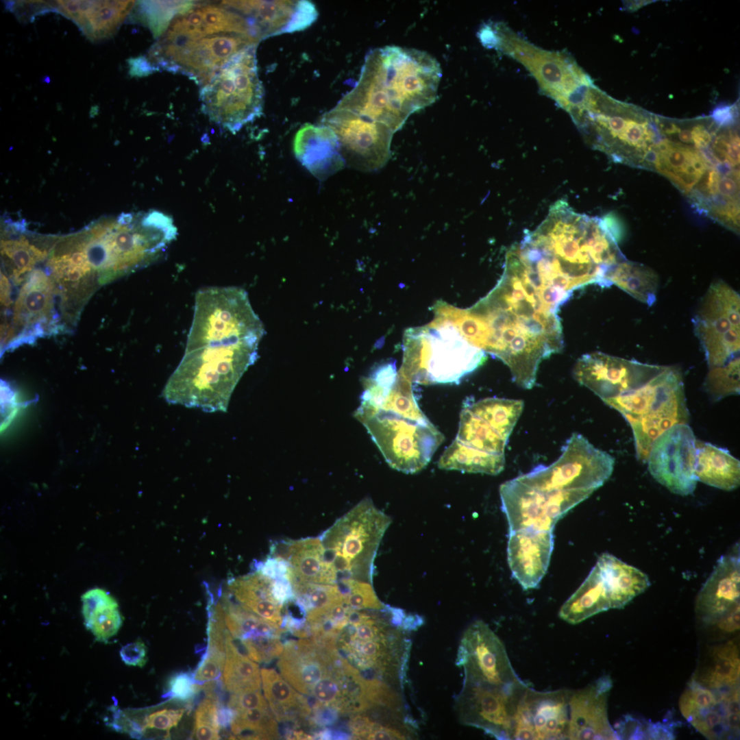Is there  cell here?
<instances>
[{"label": "cell", "instance_id": "cell-1", "mask_svg": "<svg viewBox=\"0 0 740 740\" xmlns=\"http://www.w3.org/2000/svg\"><path fill=\"white\" fill-rule=\"evenodd\" d=\"M558 309L517 263L505 260L487 295L471 308L445 304L441 311L470 343L506 364L518 386L530 389L541 362L563 349Z\"/></svg>", "mask_w": 740, "mask_h": 740}, {"label": "cell", "instance_id": "cell-2", "mask_svg": "<svg viewBox=\"0 0 740 740\" xmlns=\"http://www.w3.org/2000/svg\"><path fill=\"white\" fill-rule=\"evenodd\" d=\"M510 249L531 282L565 301L584 286H608L607 274L626 259L603 218L578 213L563 200Z\"/></svg>", "mask_w": 740, "mask_h": 740}, {"label": "cell", "instance_id": "cell-3", "mask_svg": "<svg viewBox=\"0 0 740 740\" xmlns=\"http://www.w3.org/2000/svg\"><path fill=\"white\" fill-rule=\"evenodd\" d=\"M442 77L426 52L397 46L369 51L358 80L336 106L388 127L393 133L412 113L433 103Z\"/></svg>", "mask_w": 740, "mask_h": 740}, {"label": "cell", "instance_id": "cell-4", "mask_svg": "<svg viewBox=\"0 0 740 740\" xmlns=\"http://www.w3.org/2000/svg\"><path fill=\"white\" fill-rule=\"evenodd\" d=\"M263 335L190 329L183 358L164 386V399L205 412H225L236 384L258 358Z\"/></svg>", "mask_w": 740, "mask_h": 740}, {"label": "cell", "instance_id": "cell-5", "mask_svg": "<svg viewBox=\"0 0 740 740\" xmlns=\"http://www.w3.org/2000/svg\"><path fill=\"white\" fill-rule=\"evenodd\" d=\"M398 371L411 382L458 383L480 367L486 353L470 343L447 319L434 314L428 324L406 330Z\"/></svg>", "mask_w": 740, "mask_h": 740}, {"label": "cell", "instance_id": "cell-6", "mask_svg": "<svg viewBox=\"0 0 740 740\" xmlns=\"http://www.w3.org/2000/svg\"><path fill=\"white\" fill-rule=\"evenodd\" d=\"M391 523L390 517L366 497L319 535L326 584L372 583L374 560Z\"/></svg>", "mask_w": 740, "mask_h": 740}, {"label": "cell", "instance_id": "cell-7", "mask_svg": "<svg viewBox=\"0 0 740 740\" xmlns=\"http://www.w3.org/2000/svg\"><path fill=\"white\" fill-rule=\"evenodd\" d=\"M604 402L619 412L629 423L637 457L644 463L658 436L689 421L682 375L676 367L666 366L642 386Z\"/></svg>", "mask_w": 740, "mask_h": 740}, {"label": "cell", "instance_id": "cell-8", "mask_svg": "<svg viewBox=\"0 0 740 740\" xmlns=\"http://www.w3.org/2000/svg\"><path fill=\"white\" fill-rule=\"evenodd\" d=\"M257 45L236 53L200 85L202 111L232 133L262 112L264 88L258 73Z\"/></svg>", "mask_w": 740, "mask_h": 740}, {"label": "cell", "instance_id": "cell-9", "mask_svg": "<svg viewBox=\"0 0 740 740\" xmlns=\"http://www.w3.org/2000/svg\"><path fill=\"white\" fill-rule=\"evenodd\" d=\"M478 36L484 47L495 49L521 63L536 80L540 90L565 110L576 92L593 84L567 53L535 46L504 23H484Z\"/></svg>", "mask_w": 740, "mask_h": 740}, {"label": "cell", "instance_id": "cell-10", "mask_svg": "<svg viewBox=\"0 0 740 740\" xmlns=\"http://www.w3.org/2000/svg\"><path fill=\"white\" fill-rule=\"evenodd\" d=\"M354 417L367 430L390 467L406 473L425 468L444 441L429 421L360 404Z\"/></svg>", "mask_w": 740, "mask_h": 740}, {"label": "cell", "instance_id": "cell-11", "mask_svg": "<svg viewBox=\"0 0 740 740\" xmlns=\"http://www.w3.org/2000/svg\"><path fill=\"white\" fill-rule=\"evenodd\" d=\"M708 369L739 360L740 297L722 280L713 282L693 318Z\"/></svg>", "mask_w": 740, "mask_h": 740}, {"label": "cell", "instance_id": "cell-12", "mask_svg": "<svg viewBox=\"0 0 740 740\" xmlns=\"http://www.w3.org/2000/svg\"><path fill=\"white\" fill-rule=\"evenodd\" d=\"M614 458L574 432L562 454L548 466L539 465L517 478L545 491L583 489L595 491L611 476Z\"/></svg>", "mask_w": 740, "mask_h": 740}, {"label": "cell", "instance_id": "cell-13", "mask_svg": "<svg viewBox=\"0 0 740 740\" xmlns=\"http://www.w3.org/2000/svg\"><path fill=\"white\" fill-rule=\"evenodd\" d=\"M593 492L583 489L545 491L517 478L500 486L502 509L509 532L522 529L553 531L560 518Z\"/></svg>", "mask_w": 740, "mask_h": 740}, {"label": "cell", "instance_id": "cell-14", "mask_svg": "<svg viewBox=\"0 0 740 740\" xmlns=\"http://www.w3.org/2000/svg\"><path fill=\"white\" fill-rule=\"evenodd\" d=\"M320 124L336 135L345 165L375 171L388 161L394 133L386 125L337 106L322 116Z\"/></svg>", "mask_w": 740, "mask_h": 740}, {"label": "cell", "instance_id": "cell-15", "mask_svg": "<svg viewBox=\"0 0 740 740\" xmlns=\"http://www.w3.org/2000/svg\"><path fill=\"white\" fill-rule=\"evenodd\" d=\"M456 664L464 667L465 682L495 687H509L523 682L500 639L482 621H475L466 630Z\"/></svg>", "mask_w": 740, "mask_h": 740}, {"label": "cell", "instance_id": "cell-16", "mask_svg": "<svg viewBox=\"0 0 740 740\" xmlns=\"http://www.w3.org/2000/svg\"><path fill=\"white\" fill-rule=\"evenodd\" d=\"M665 367L597 352L579 358L573 375L605 402L642 386Z\"/></svg>", "mask_w": 740, "mask_h": 740}, {"label": "cell", "instance_id": "cell-17", "mask_svg": "<svg viewBox=\"0 0 740 740\" xmlns=\"http://www.w3.org/2000/svg\"><path fill=\"white\" fill-rule=\"evenodd\" d=\"M528 687H495L465 682L459 698L461 720L497 739H513L514 715Z\"/></svg>", "mask_w": 740, "mask_h": 740}, {"label": "cell", "instance_id": "cell-18", "mask_svg": "<svg viewBox=\"0 0 740 740\" xmlns=\"http://www.w3.org/2000/svg\"><path fill=\"white\" fill-rule=\"evenodd\" d=\"M696 439L688 424L676 425L658 436L647 463L652 477L671 492L687 495L694 491Z\"/></svg>", "mask_w": 740, "mask_h": 740}, {"label": "cell", "instance_id": "cell-19", "mask_svg": "<svg viewBox=\"0 0 740 740\" xmlns=\"http://www.w3.org/2000/svg\"><path fill=\"white\" fill-rule=\"evenodd\" d=\"M258 42L237 33H219L187 40L162 55L157 68L180 72L201 85L212 73L242 49Z\"/></svg>", "mask_w": 740, "mask_h": 740}, {"label": "cell", "instance_id": "cell-20", "mask_svg": "<svg viewBox=\"0 0 740 740\" xmlns=\"http://www.w3.org/2000/svg\"><path fill=\"white\" fill-rule=\"evenodd\" d=\"M571 692L538 691L528 687L514 715L513 739H567Z\"/></svg>", "mask_w": 740, "mask_h": 740}, {"label": "cell", "instance_id": "cell-21", "mask_svg": "<svg viewBox=\"0 0 740 740\" xmlns=\"http://www.w3.org/2000/svg\"><path fill=\"white\" fill-rule=\"evenodd\" d=\"M246 19L260 42L269 36L293 33L310 27L317 18L309 1H225Z\"/></svg>", "mask_w": 740, "mask_h": 740}, {"label": "cell", "instance_id": "cell-22", "mask_svg": "<svg viewBox=\"0 0 740 740\" xmlns=\"http://www.w3.org/2000/svg\"><path fill=\"white\" fill-rule=\"evenodd\" d=\"M739 547L723 555L698 593L695 613L700 622L710 627L739 610Z\"/></svg>", "mask_w": 740, "mask_h": 740}, {"label": "cell", "instance_id": "cell-23", "mask_svg": "<svg viewBox=\"0 0 740 740\" xmlns=\"http://www.w3.org/2000/svg\"><path fill=\"white\" fill-rule=\"evenodd\" d=\"M613 682L608 676L571 691L569 700L567 739H618L608 717V698Z\"/></svg>", "mask_w": 740, "mask_h": 740}, {"label": "cell", "instance_id": "cell-24", "mask_svg": "<svg viewBox=\"0 0 740 740\" xmlns=\"http://www.w3.org/2000/svg\"><path fill=\"white\" fill-rule=\"evenodd\" d=\"M338 654L336 646L321 645L312 638L291 639L284 644L278 666L281 676L295 690L306 695L330 671Z\"/></svg>", "mask_w": 740, "mask_h": 740}, {"label": "cell", "instance_id": "cell-25", "mask_svg": "<svg viewBox=\"0 0 740 740\" xmlns=\"http://www.w3.org/2000/svg\"><path fill=\"white\" fill-rule=\"evenodd\" d=\"M552 530L509 532L507 559L512 576L524 590L536 588L545 575L554 549Z\"/></svg>", "mask_w": 740, "mask_h": 740}, {"label": "cell", "instance_id": "cell-26", "mask_svg": "<svg viewBox=\"0 0 740 740\" xmlns=\"http://www.w3.org/2000/svg\"><path fill=\"white\" fill-rule=\"evenodd\" d=\"M293 147L298 161L319 180L328 178L345 166L336 135L325 125H302L295 135Z\"/></svg>", "mask_w": 740, "mask_h": 740}, {"label": "cell", "instance_id": "cell-27", "mask_svg": "<svg viewBox=\"0 0 740 740\" xmlns=\"http://www.w3.org/2000/svg\"><path fill=\"white\" fill-rule=\"evenodd\" d=\"M134 5V1H58L54 8L90 39L99 40L117 30Z\"/></svg>", "mask_w": 740, "mask_h": 740}, {"label": "cell", "instance_id": "cell-28", "mask_svg": "<svg viewBox=\"0 0 740 740\" xmlns=\"http://www.w3.org/2000/svg\"><path fill=\"white\" fill-rule=\"evenodd\" d=\"M272 579L252 567L245 576L228 579L221 584L223 590L234 600L267 621L281 627L283 605L271 593Z\"/></svg>", "mask_w": 740, "mask_h": 740}, {"label": "cell", "instance_id": "cell-29", "mask_svg": "<svg viewBox=\"0 0 740 740\" xmlns=\"http://www.w3.org/2000/svg\"><path fill=\"white\" fill-rule=\"evenodd\" d=\"M692 678L717 692L726 693L739 687L740 656L737 639L708 647Z\"/></svg>", "mask_w": 740, "mask_h": 740}, {"label": "cell", "instance_id": "cell-30", "mask_svg": "<svg viewBox=\"0 0 740 740\" xmlns=\"http://www.w3.org/2000/svg\"><path fill=\"white\" fill-rule=\"evenodd\" d=\"M269 555L281 557L288 563L291 584H326L323 545L319 536L274 542L270 547Z\"/></svg>", "mask_w": 740, "mask_h": 740}, {"label": "cell", "instance_id": "cell-31", "mask_svg": "<svg viewBox=\"0 0 740 740\" xmlns=\"http://www.w3.org/2000/svg\"><path fill=\"white\" fill-rule=\"evenodd\" d=\"M610 608V587L595 564L582 584L563 604L559 616L569 624H576Z\"/></svg>", "mask_w": 740, "mask_h": 740}, {"label": "cell", "instance_id": "cell-32", "mask_svg": "<svg viewBox=\"0 0 740 740\" xmlns=\"http://www.w3.org/2000/svg\"><path fill=\"white\" fill-rule=\"evenodd\" d=\"M695 473L698 481L732 491L740 482V462L728 449L696 440Z\"/></svg>", "mask_w": 740, "mask_h": 740}, {"label": "cell", "instance_id": "cell-33", "mask_svg": "<svg viewBox=\"0 0 740 740\" xmlns=\"http://www.w3.org/2000/svg\"><path fill=\"white\" fill-rule=\"evenodd\" d=\"M208 647L206 652L193 675L196 682L208 697L217 698L216 687L225 666V639L227 628L222 613L217 610L208 612Z\"/></svg>", "mask_w": 740, "mask_h": 740}, {"label": "cell", "instance_id": "cell-34", "mask_svg": "<svg viewBox=\"0 0 740 740\" xmlns=\"http://www.w3.org/2000/svg\"><path fill=\"white\" fill-rule=\"evenodd\" d=\"M260 672L264 698L278 721H291L297 715L306 717L312 713L307 698L297 693L281 674L267 668L261 669Z\"/></svg>", "mask_w": 740, "mask_h": 740}, {"label": "cell", "instance_id": "cell-35", "mask_svg": "<svg viewBox=\"0 0 740 740\" xmlns=\"http://www.w3.org/2000/svg\"><path fill=\"white\" fill-rule=\"evenodd\" d=\"M598 563L605 570L612 586V608H622L650 586L648 576L608 553L602 554Z\"/></svg>", "mask_w": 740, "mask_h": 740}, {"label": "cell", "instance_id": "cell-36", "mask_svg": "<svg viewBox=\"0 0 740 740\" xmlns=\"http://www.w3.org/2000/svg\"><path fill=\"white\" fill-rule=\"evenodd\" d=\"M606 280L608 286L615 284L648 306H652L656 299L658 276L643 264L625 259L611 269Z\"/></svg>", "mask_w": 740, "mask_h": 740}, {"label": "cell", "instance_id": "cell-37", "mask_svg": "<svg viewBox=\"0 0 740 740\" xmlns=\"http://www.w3.org/2000/svg\"><path fill=\"white\" fill-rule=\"evenodd\" d=\"M52 302V283L40 270L34 271L21 289L15 306L14 322L32 325L45 320Z\"/></svg>", "mask_w": 740, "mask_h": 740}, {"label": "cell", "instance_id": "cell-38", "mask_svg": "<svg viewBox=\"0 0 740 740\" xmlns=\"http://www.w3.org/2000/svg\"><path fill=\"white\" fill-rule=\"evenodd\" d=\"M505 465L504 454L481 451L464 445L455 439L438 462L440 469L467 473L497 475Z\"/></svg>", "mask_w": 740, "mask_h": 740}, {"label": "cell", "instance_id": "cell-39", "mask_svg": "<svg viewBox=\"0 0 740 740\" xmlns=\"http://www.w3.org/2000/svg\"><path fill=\"white\" fill-rule=\"evenodd\" d=\"M84 625L96 641L106 642L119 630L123 621L116 600L108 592L89 595L82 608Z\"/></svg>", "mask_w": 740, "mask_h": 740}, {"label": "cell", "instance_id": "cell-40", "mask_svg": "<svg viewBox=\"0 0 740 740\" xmlns=\"http://www.w3.org/2000/svg\"><path fill=\"white\" fill-rule=\"evenodd\" d=\"M225 652L223 683L226 690L230 693L260 690L262 678L258 665L247 655L242 653L228 630Z\"/></svg>", "mask_w": 740, "mask_h": 740}, {"label": "cell", "instance_id": "cell-41", "mask_svg": "<svg viewBox=\"0 0 740 740\" xmlns=\"http://www.w3.org/2000/svg\"><path fill=\"white\" fill-rule=\"evenodd\" d=\"M473 413L487 422L508 441L523 408L521 399L489 397L465 404Z\"/></svg>", "mask_w": 740, "mask_h": 740}, {"label": "cell", "instance_id": "cell-42", "mask_svg": "<svg viewBox=\"0 0 740 740\" xmlns=\"http://www.w3.org/2000/svg\"><path fill=\"white\" fill-rule=\"evenodd\" d=\"M456 439L465 445L491 454H504L507 441L487 422L464 406Z\"/></svg>", "mask_w": 740, "mask_h": 740}, {"label": "cell", "instance_id": "cell-43", "mask_svg": "<svg viewBox=\"0 0 740 740\" xmlns=\"http://www.w3.org/2000/svg\"><path fill=\"white\" fill-rule=\"evenodd\" d=\"M276 720L270 707L236 712L230 724L231 731L241 739H278L279 730Z\"/></svg>", "mask_w": 740, "mask_h": 740}, {"label": "cell", "instance_id": "cell-44", "mask_svg": "<svg viewBox=\"0 0 740 740\" xmlns=\"http://www.w3.org/2000/svg\"><path fill=\"white\" fill-rule=\"evenodd\" d=\"M194 1H140L138 13L149 26L154 36H161L168 29L173 20L179 14L190 10Z\"/></svg>", "mask_w": 740, "mask_h": 740}, {"label": "cell", "instance_id": "cell-45", "mask_svg": "<svg viewBox=\"0 0 740 740\" xmlns=\"http://www.w3.org/2000/svg\"><path fill=\"white\" fill-rule=\"evenodd\" d=\"M739 360L728 365L708 369L704 388L714 400H719L731 395L739 394Z\"/></svg>", "mask_w": 740, "mask_h": 740}, {"label": "cell", "instance_id": "cell-46", "mask_svg": "<svg viewBox=\"0 0 740 740\" xmlns=\"http://www.w3.org/2000/svg\"><path fill=\"white\" fill-rule=\"evenodd\" d=\"M722 693L704 687L691 678L680 698V711L689 722L700 711L714 705Z\"/></svg>", "mask_w": 740, "mask_h": 740}, {"label": "cell", "instance_id": "cell-47", "mask_svg": "<svg viewBox=\"0 0 740 740\" xmlns=\"http://www.w3.org/2000/svg\"><path fill=\"white\" fill-rule=\"evenodd\" d=\"M219 701L207 697L196 708L195 726L191 739L199 740L219 739L221 726L218 718Z\"/></svg>", "mask_w": 740, "mask_h": 740}, {"label": "cell", "instance_id": "cell-48", "mask_svg": "<svg viewBox=\"0 0 740 740\" xmlns=\"http://www.w3.org/2000/svg\"><path fill=\"white\" fill-rule=\"evenodd\" d=\"M349 607L356 610H382L371 583L349 580L337 585Z\"/></svg>", "mask_w": 740, "mask_h": 740}, {"label": "cell", "instance_id": "cell-49", "mask_svg": "<svg viewBox=\"0 0 740 740\" xmlns=\"http://www.w3.org/2000/svg\"><path fill=\"white\" fill-rule=\"evenodd\" d=\"M2 252L13 262L16 267L14 274L17 278L20 275L29 271L38 260L45 258V254L29 245L27 241H8L1 243Z\"/></svg>", "mask_w": 740, "mask_h": 740}, {"label": "cell", "instance_id": "cell-50", "mask_svg": "<svg viewBox=\"0 0 740 740\" xmlns=\"http://www.w3.org/2000/svg\"><path fill=\"white\" fill-rule=\"evenodd\" d=\"M240 642L245 654L258 663H268L280 656L284 650V644L278 637L257 636Z\"/></svg>", "mask_w": 740, "mask_h": 740}, {"label": "cell", "instance_id": "cell-51", "mask_svg": "<svg viewBox=\"0 0 740 740\" xmlns=\"http://www.w3.org/2000/svg\"><path fill=\"white\" fill-rule=\"evenodd\" d=\"M310 696L321 704L333 706L341 711L342 694L340 683L333 667L313 686Z\"/></svg>", "mask_w": 740, "mask_h": 740}, {"label": "cell", "instance_id": "cell-52", "mask_svg": "<svg viewBox=\"0 0 740 740\" xmlns=\"http://www.w3.org/2000/svg\"><path fill=\"white\" fill-rule=\"evenodd\" d=\"M200 691H201V687L196 682L193 674L181 672L174 675L169 680L168 691L163 697L190 702Z\"/></svg>", "mask_w": 740, "mask_h": 740}, {"label": "cell", "instance_id": "cell-53", "mask_svg": "<svg viewBox=\"0 0 740 740\" xmlns=\"http://www.w3.org/2000/svg\"><path fill=\"white\" fill-rule=\"evenodd\" d=\"M185 710V708H165L154 711L147 715L140 724L143 732L147 729H156L169 732L173 727L176 726L178 724Z\"/></svg>", "mask_w": 740, "mask_h": 740}, {"label": "cell", "instance_id": "cell-54", "mask_svg": "<svg viewBox=\"0 0 740 740\" xmlns=\"http://www.w3.org/2000/svg\"><path fill=\"white\" fill-rule=\"evenodd\" d=\"M227 706L236 712L257 708H269V704L260 690L231 693Z\"/></svg>", "mask_w": 740, "mask_h": 740}, {"label": "cell", "instance_id": "cell-55", "mask_svg": "<svg viewBox=\"0 0 740 740\" xmlns=\"http://www.w3.org/2000/svg\"><path fill=\"white\" fill-rule=\"evenodd\" d=\"M147 647L140 639L126 644L120 650L122 661L129 666L143 667L147 661Z\"/></svg>", "mask_w": 740, "mask_h": 740}, {"label": "cell", "instance_id": "cell-56", "mask_svg": "<svg viewBox=\"0 0 740 740\" xmlns=\"http://www.w3.org/2000/svg\"><path fill=\"white\" fill-rule=\"evenodd\" d=\"M271 593L274 599L283 606L295 600V595L288 575L272 579Z\"/></svg>", "mask_w": 740, "mask_h": 740}, {"label": "cell", "instance_id": "cell-57", "mask_svg": "<svg viewBox=\"0 0 740 740\" xmlns=\"http://www.w3.org/2000/svg\"><path fill=\"white\" fill-rule=\"evenodd\" d=\"M312 721L320 726L333 724L338 718L339 709L333 706L319 704L312 708Z\"/></svg>", "mask_w": 740, "mask_h": 740}, {"label": "cell", "instance_id": "cell-58", "mask_svg": "<svg viewBox=\"0 0 740 740\" xmlns=\"http://www.w3.org/2000/svg\"><path fill=\"white\" fill-rule=\"evenodd\" d=\"M711 117L719 126H732L737 122V112L736 107L728 105H719L712 111Z\"/></svg>", "mask_w": 740, "mask_h": 740}, {"label": "cell", "instance_id": "cell-59", "mask_svg": "<svg viewBox=\"0 0 740 740\" xmlns=\"http://www.w3.org/2000/svg\"><path fill=\"white\" fill-rule=\"evenodd\" d=\"M377 724H375L366 716L356 715L349 722V728L355 739H366L371 733Z\"/></svg>", "mask_w": 740, "mask_h": 740}, {"label": "cell", "instance_id": "cell-60", "mask_svg": "<svg viewBox=\"0 0 740 740\" xmlns=\"http://www.w3.org/2000/svg\"><path fill=\"white\" fill-rule=\"evenodd\" d=\"M405 739H406V736L402 734L401 731L395 728L382 726L378 724H377L374 730L366 737V739L372 740Z\"/></svg>", "mask_w": 740, "mask_h": 740}, {"label": "cell", "instance_id": "cell-61", "mask_svg": "<svg viewBox=\"0 0 740 740\" xmlns=\"http://www.w3.org/2000/svg\"><path fill=\"white\" fill-rule=\"evenodd\" d=\"M235 715L236 711L234 710L228 706H224L219 703L218 718L221 728H227L230 726Z\"/></svg>", "mask_w": 740, "mask_h": 740}, {"label": "cell", "instance_id": "cell-62", "mask_svg": "<svg viewBox=\"0 0 740 740\" xmlns=\"http://www.w3.org/2000/svg\"><path fill=\"white\" fill-rule=\"evenodd\" d=\"M423 623V619L421 616L408 614L403 621L402 626L406 630H415L417 628L420 627Z\"/></svg>", "mask_w": 740, "mask_h": 740}]
</instances>
